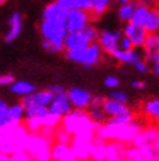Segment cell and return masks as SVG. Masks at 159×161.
Segmentation results:
<instances>
[{"label": "cell", "mask_w": 159, "mask_h": 161, "mask_svg": "<svg viewBox=\"0 0 159 161\" xmlns=\"http://www.w3.org/2000/svg\"><path fill=\"white\" fill-rule=\"evenodd\" d=\"M108 97H110V98H112V100H115V101L121 102V103H126V102H128V100H129L128 94H126L124 91H119V89L112 91V92L110 93Z\"/></svg>", "instance_id": "obj_32"}, {"label": "cell", "mask_w": 159, "mask_h": 161, "mask_svg": "<svg viewBox=\"0 0 159 161\" xmlns=\"http://www.w3.org/2000/svg\"><path fill=\"white\" fill-rule=\"evenodd\" d=\"M134 8H136V3H128V4H121L117 9V17L120 21L128 24L132 21L133 13H134Z\"/></svg>", "instance_id": "obj_26"}, {"label": "cell", "mask_w": 159, "mask_h": 161, "mask_svg": "<svg viewBox=\"0 0 159 161\" xmlns=\"http://www.w3.org/2000/svg\"><path fill=\"white\" fill-rule=\"evenodd\" d=\"M134 69H136L138 74H146V72H149V62L147 60H140L138 63L134 64Z\"/></svg>", "instance_id": "obj_37"}, {"label": "cell", "mask_w": 159, "mask_h": 161, "mask_svg": "<svg viewBox=\"0 0 159 161\" xmlns=\"http://www.w3.org/2000/svg\"><path fill=\"white\" fill-rule=\"evenodd\" d=\"M151 71H153V74L159 79V66H158V64H153Z\"/></svg>", "instance_id": "obj_43"}, {"label": "cell", "mask_w": 159, "mask_h": 161, "mask_svg": "<svg viewBox=\"0 0 159 161\" xmlns=\"http://www.w3.org/2000/svg\"><path fill=\"white\" fill-rule=\"evenodd\" d=\"M11 92L16 96H18V97L23 98L35 92V85L29 81H25V80H18V81H14L11 85Z\"/></svg>", "instance_id": "obj_21"}, {"label": "cell", "mask_w": 159, "mask_h": 161, "mask_svg": "<svg viewBox=\"0 0 159 161\" xmlns=\"http://www.w3.org/2000/svg\"><path fill=\"white\" fill-rule=\"evenodd\" d=\"M76 160L70 144L55 143L52 146V161H73Z\"/></svg>", "instance_id": "obj_17"}, {"label": "cell", "mask_w": 159, "mask_h": 161, "mask_svg": "<svg viewBox=\"0 0 159 161\" xmlns=\"http://www.w3.org/2000/svg\"><path fill=\"white\" fill-rule=\"evenodd\" d=\"M55 96L49 91H35L34 93H31L28 97H23L21 100L22 106L26 109H31V108H49L50 103L52 102Z\"/></svg>", "instance_id": "obj_9"}, {"label": "cell", "mask_w": 159, "mask_h": 161, "mask_svg": "<svg viewBox=\"0 0 159 161\" xmlns=\"http://www.w3.org/2000/svg\"><path fill=\"white\" fill-rule=\"evenodd\" d=\"M26 110L22 106V103H13V105L9 106V114H8V118H9L12 122L14 123H21V120L25 118Z\"/></svg>", "instance_id": "obj_28"}, {"label": "cell", "mask_w": 159, "mask_h": 161, "mask_svg": "<svg viewBox=\"0 0 159 161\" xmlns=\"http://www.w3.org/2000/svg\"><path fill=\"white\" fill-rule=\"evenodd\" d=\"M91 13L86 11H69L67 16L65 29L68 33H76V31H82L90 25Z\"/></svg>", "instance_id": "obj_8"}, {"label": "cell", "mask_w": 159, "mask_h": 161, "mask_svg": "<svg viewBox=\"0 0 159 161\" xmlns=\"http://www.w3.org/2000/svg\"><path fill=\"white\" fill-rule=\"evenodd\" d=\"M5 2H7V0H0V7H2V5H3Z\"/></svg>", "instance_id": "obj_47"}, {"label": "cell", "mask_w": 159, "mask_h": 161, "mask_svg": "<svg viewBox=\"0 0 159 161\" xmlns=\"http://www.w3.org/2000/svg\"><path fill=\"white\" fill-rule=\"evenodd\" d=\"M159 138V130L154 127H149L146 130H142L138 136L133 140L134 147H145V146H154V143Z\"/></svg>", "instance_id": "obj_19"}, {"label": "cell", "mask_w": 159, "mask_h": 161, "mask_svg": "<svg viewBox=\"0 0 159 161\" xmlns=\"http://www.w3.org/2000/svg\"><path fill=\"white\" fill-rule=\"evenodd\" d=\"M67 16H68V11L64 9L59 3L55 2V3H51L44 7V9L42 12V20L65 28Z\"/></svg>", "instance_id": "obj_11"}, {"label": "cell", "mask_w": 159, "mask_h": 161, "mask_svg": "<svg viewBox=\"0 0 159 161\" xmlns=\"http://www.w3.org/2000/svg\"><path fill=\"white\" fill-rule=\"evenodd\" d=\"M22 31V14L20 12H13L8 20V30L4 36L7 43H11L18 38Z\"/></svg>", "instance_id": "obj_15"}, {"label": "cell", "mask_w": 159, "mask_h": 161, "mask_svg": "<svg viewBox=\"0 0 159 161\" xmlns=\"http://www.w3.org/2000/svg\"><path fill=\"white\" fill-rule=\"evenodd\" d=\"M49 110H50V113H52V114H56L61 118H64L65 115H68L69 113L73 110V106H72V103H70L68 96L65 93V94L55 96L52 102L49 106Z\"/></svg>", "instance_id": "obj_14"}, {"label": "cell", "mask_w": 159, "mask_h": 161, "mask_svg": "<svg viewBox=\"0 0 159 161\" xmlns=\"http://www.w3.org/2000/svg\"><path fill=\"white\" fill-rule=\"evenodd\" d=\"M30 132L26 126L14 123L12 120L0 125V153L14 155L16 152L25 149V144Z\"/></svg>", "instance_id": "obj_1"}, {"label": "cell", "mask_w": 159, "mask_h": 161, "mask_svg": "<svg viewBox=\"0 0 159 161\" xmlns=\"http://www.w3.org/2000/svg\"><path fill=\"white\" fill-rule=\"evenodd\" d=\"M61 128L70 134L73 138L94 139L97 135L98 126L90 119L85 110H72L68 115L61 119Z\"/></svg>", "instance_id": "obj_2"}, {"label": "cell", "mask_w": 159, "mask_h": 161, "mask_svg": "<svg viewBox=\"0 0 159 161\" xmlns=\"http://www.w3.org/2000/svg\"><path fill=\"white\" fill-rule=\"evenodd\" d=\"M146 60L151 64H158L159 66V53L158 54H154V55H150V56H146Z\"/></svg>", "instance_id": "obj_41"}, {"label": "cell", "mask_w": 159, "mask_h": 161, "mask_svg": "<svg viewBox=\"0 0 159 161\" xmlns=\"http://www.w3.org/2000/svg\"><path fill=\"white\" fill-rule=\"evenodd\" d=\"M155 2V0H140V4H142V5H146V7H150V5H151L153 3ZM150 8H151V7H150Z\"/></svg>", "instance_id": "obj_42"}, {"label": "cell", "mask_w": 159, "mask_h": 161, "mask_svg": "<svg viewBox=\"0 0 159 161\" xmlns=\"http://www.w3.org/2000/svg\"><path fill=\"white\" fill-rule=\"evenodd\" d=\"M144 29L147 31V34H159V9L158 8H150V13L145 22Z\"/></svg>", "instance_id": "obj_22"}, {"label": "cell", "mask_w": 159, "mask_h": 161, "mask_svg": "<svg viewBox=\"0 0 159 161\" xmlns=\"http://www.w3.org/2000/svg\"><path fill=\"white\" fill-rule=\"evenodd\" d=\"M117 161H146V160L142 158V157H137V158H120Z\"/></svg>", "instance_id": "obj_44"}, {"label": "cell", "mask_w": 159, "mask_h": 161, "mask_svg": "<svg viewBox=\"0 0 159 161\" xmlns=\"http://www.w3.org/2000/svg\"><path fill=\"white\" fill-rule=\"evenodd\" d=\"M145 115L149 119H153L158 123L159 122V98H150L142 105Z\"/></svg>", "instance_id": "obj_24"}, {"label": "cell", "mask_w": 159, "mask_h": 161, "mask_svg": "<svg viewBox=\"0 0 159 161\" xmlns=\"http://www.w3.org/2000/svg\"><path fill=\"white\" fill-rule=\"evenodd\" d=\"M87 114H89L90 119L98 127L106 123V117L107 115H106V113H105V110H103L102 106H90L89 111H87Z\"/></svg>", "instance_id": "obj_27"}, {"label": "cell", "mask_w": 159, "mask_h": 161, "mask_svg": "<svg viewBox=\"0 0 159 161\" xmlns=\"http://www.w3.org/2000/svg\"><path fill=\"white\" fill-rule=\"evenodd\" d=\"M149 13H150V7L146 5H142L140 3L136 4V8H134V13H133V17H132V24L134 25H138V26H145V22L149 17Z\"/></svg>", "instance_id": "obj_23"}, {"label": "cell", "mask_w": 159, "mask_h": 161, "mask_svg": "<svg viewBox=\"0 0 159 161\" xmlns=\"http://www.w3.org/2000/svg\"><path fill=\"white\" fill-rule=\"evenodd\" d=\"M90 3L93 4L91 13L95 16H100L107 11V8L111 4V0H90Z\"/></svg>", "instance_id": "obj_29"}, {"label": "cell", "mask_w": 159, "mask_h": 161, "mask_svg": "<svg viewBox=\"0 0 159 161\" xmlns=\"http://www.w3.org/2000/svg\"><path fill=\"white\" fill-rule=\"evenodd\" d=\"M103 110H105L106 115L110 118H114L117 115L125 114V113L131 111V109L126 106V103H121L119 101H115L112 98H105V102H103Z\"/></svg>", "instance_id": "obj_18"}, {"label": "cell", "mask_w": 159, "mask_h": 161, "mask_svg": "<svg viewBox=\"0 0 159 161\" xmlns=\"http://www.w3.org/2000/svg\"><path fill=\"white\" fill-rule=\"evenodd\" d=\"M72 135L68 134L64 128H59V130L56 131V140L59 143H65V144H69L72 143Z\"/></svg>", "instance_id": "obj_33"}, {"label": "cell", "mask_w": 159, "mask_h": 161, "mask_svg": "<svg viewBox=\"0 0 159 161\" xmlns=\"http://www.w3.org/2000/svg\"><path fill=\"white\" fill-rule=\"evenodd\" d=\"M39 31L42 36V46L46 51L61 53L63 50H65L64 43L68 31L64 26L42 20V22L39 24Z\"/></svg>", "instance_id": "obj_4"}, {"label": "cell", "mask_w": 159, "mask_h": 161, "mask_svg": "<svg viewBox=\"0 0 159 161\" xmlns=\"http://www.w3.org/2000/svg\"><path fill=\"white\" fill-rule=\"evenodd\" d=\"M119 3H120V5L121 4H128V3H133V0H117Z\"/></svg>", "instance_id": "obj_45"}, {"label": "cell", "mask_w": 159, "mask_h": 161, "mask_svg": "<svg viewBox=\"0 0 159 161\" xmlns=\"http://www.w3.org/2000/svg\"><path fill=\"white\" fill-rule=\"evenodd\" d=\"M73 161H78V160H73Z\"/></svg>", "instance_id": "obj_48"}, {"label": "cell", "mask_w": 159, "mask_h": 161, "mask_svg": "<svg viewBox=\"0 0 159 161\" xmlns=\"http://www.w3.org/2000/svg\"><path fill=\"white\" fill-rule=\"evenodd\" d=\"M8 114H9V105H8L4 100L0 98V125H3L9 120Z\"/></svg>", "instance_id": "obj_31"}, {"label": "cell", "mask_w": 159, "mask_h": 161, "mask_svg": "<svg viewBox=\"0 0 159 161\" xmlns=\"http://www.w3.org/2000/svg\"><path fill=\"white\" fill-rule=\"evenodd\" d=\"M131 86L133 88V89H137V91H142L146 88V84L142 81V80H133V81L131 83Z\"/></svg>", "instance_id": "obj_40"}, {"label": "cell", "mask_w": 159, "mask_h": 161, "mask_svg": "<svg viewBox=\"0 0 159 161\" xmlns=\"http://www.w3.org/2000/svg\"><path fill=\"white\" fill-rule=\"evenodd\" d=\"M158 126H159V122H158Z\"/></svg>", "instance_id": "obj_49"}, {"label": "cell", "mask_w": 159, "mask_h": 161, "mask_svg": "<svg viewBox=\"0 0 159 161\" xmlns=\"http://www.w3.org/2000/svg\"><path fill=\"white\" fill-rule=\"evenodd\" d=\"M54 96H60V94H65L67 92H65V89L63 88L61 85H59V84H54V85H50L49 88H47Z\"/></svg>", "instance_id": "obj_39"}, {"label": "cell", "mask_w": 159, "mask_h": 161, "mask_svg": "<svg viewBox=\"0 0 159 161\" xmlns=\"http://www.w3.org/2000/svg\"><path fill=\"white\" fill-rule=\"evenodd\" d=\"M154 147H155V148H156V151L159 152V138H158V139H156V142L154 143Z\"/></svg>", "instance_id": "obj_46"}, {"label": "cell", "mask_w": 159, "mask_h": 161, "mask_svg": "<svg viewBox=\"0 0 159 161\" xmlns=\"http://www.w3.org/2000/svg\"><path fill=\"white\" fill-rule=\"evenodd\" d=\"M112 58H115L117 62H120L123 64H128V66H134L136 63H138L140 60H142V54L138 51V49H132L128 51L124 50H116L112 55Z\"/></svg>", "instance_id": "obj_16"}, {"label": "cell", "mask_w": 159, "mask_h": 161, "mask_svg": "<svg viewBox=\"0 0 159 161\" xmlns=\"http://www.w3.org/2000/svg\"><path fill=\"white\" fill-rule=\"evenodd\" d=\"M67 96L72 103V106L76 110H85L89 109L93 101V96L89 91L84 89V88H78V86H72L70 89H68Z\"/></svg>", "instance_id": "obj_10"}, {"label": "cell", "mask_w": 159, "mask_h": 161, "mask_svg": "<svg viewBox=\"0 0 159 161\" xmlns=\"http://www.w3.org/2000/svg\"><path fill=\"white\" fill-rule=\"evenodd\" d=\"M121 33L119 30H102L98 37V43L102 47V50L112 55L116 50H119Z\"/></svg>", "instance_id": "obj_12"}, {"label": "cell", "mask_w": 159, "mask_h": 161, "mask_svg": "<svg viewBox=\"0 0 159 161\" xmlns=\"http://www.w3.org/2000/svg\"><path fill=\"white\" fill-rule=\"evenodd\" d=\"M99 33L93 25H89L82 31H76V33H68L65 38L64 49L67 51H73L85 49L94 42H98Z\"/></svg>", "instance_id": "obj_7"}, {"label": "cell", "mask_w": 159, "mask_h": 161, "mask_svg": "<svg viewBox=\"0 0 159 161\" xmlns=\"http://www.w3.org/2000/svg\"><path fill=\"white\" fill-rule=\"evenodd\" d=\"M64 9L69 11H86L91 13L93 11V4L90 0H56Z\"/></svg>", "instance_id": "obj_20"}, {"label": "cell", "mask_w": 159, "mask_h": 161, "mask_svg": "<svg viewBox=\"0 0 159 161\" xmlns=\"http://www.w3.org/2000/svg\"><path fill=\"white\" fill-rule=\"evenodd\" d=\"M12 160L13 161H33L31 157H30V155L25 149L18 151V152H16L14 155H12Z\"/></svg>", "instance_id": "obj_36"}, {"label": "cell", "mask_w": 159, "mask_h": 161, "mask_svg": "<svg viewBox=\"0 0 159 161\" xmlns=\"http://www.w3.org/2000/svg\"><path fill=\"white\" fill-rule=\"evenodd\" d=\"M123 34L131 39V42L133 43L134 49H140V47L142 49L144 45H145L146 38H147V31L142 26L134 25V24H132V22L125 24V26L123 29Z\"/></svg>", "instance_id": "obj_13"}, {"label": "cell", "mask_w": 159, "mask_h": 161, "mask_svg": "<svg viewBox=\"0 0 159 161\" xmlns=\"http://www.w3.org/2000/svg\"><path fill=\"white\" fill-rule=\"evenodd\" d=\"M14 83V76L11 74H4V75H0V85L2 86H8V85H12Z\"/></svg>", "instance_id": "obj_38"}, {"label": "cell", "mask_w": 159, "mask_h": 161, "mask_svg": "<svg viewBox=\"0 0 159 161\" xmlns=\"http://www.w3.org/2000/svg\"><path fill=\"white\" fill-rule=\"evenodd\" d=\"M25 151L33 161H52V146L50 139L42 134H30L25 144Z\"/></svg>", "instance_id": "obj_5"}, {"label": "cell", "mask_w": 159, "mask_h": 161, "mask_svg": "<svg viewBox=\"0 0 159 161\" xmlns=\"http://www.w3.org/2000/svg\"><path fill=\"white\" fill-rule=\"evenodd\" d=\"M144 55L145 58L150 55L159 53V34H147V38L144 45Z\"/></svg>", "instance_id": "obj_25"}, {"label": "cell", "mask_w": 159, "mask_h": 161, "mask_svg": "<svg viewBox=\"0 0 159 161\" xmlns=\"http://www.w3.org/2000/svg\"><path fill=\"white\" fill-rule=\"evenodd\" d=\"M105 85L108 88V89H114L115 91L116 88L120 85V80H119V77L115 76V75H108L105 79Z\"/></svg>", "instance_id": "obj_34"}, {"label": "cell", "mask_w": 159, "mask_h": 161, "mask_svg": "<svg viewBox=\"0 0 159 161\" xmlns=\"http://www.w3.org/2000/svg\"><path fill=\"white\" fill-rule=\"evenodd\" d=\"M108 122L114 123V125H131L132 122H134V117H133L132 111H128V113H125V114L117 115V117H114V118H110Z\"/></svg>", "instance_id": "obj_30"}, {"label": "cell", "mask_w": 159, "mask_h": 161, "mask_svg": "<svg viewBox=\"0 0 159 161\" xmlns=\"http://www.w3.org/2000/svg\"><path fill=\"white\" fill-rule=\"evenodd\" d=\"M119 49L120 50H124V51H128V50H132V49H134L133 47V43L131 42V39L126 37V36H121V38H120V43H119Z\"/></svg>", "instance_id": "obj_35"}, {"label": "cell", "mask_w": 159, "mask_h": 161, "mask_svg": "<svg viewBox=\"0 0 159 161\" xmlns=\"http://www.w3.org/2000/svg\"><path fill=\"white\" fill-rule=\"evenodd\" d=\"M103 50L99 46L98 42H94L90 46L85 47V49L73 50V51H67V58L77 64H81L85 68L94 67L100 62L102 59Z\"/></svg>", "instance_id": "obj_6"}, {"label": "cell", "mask_w": 159, "mask_h": 161, "mask_svg": "<svg viewBox=\"0 0 159 161\" xmlns=\"http://www.w3.org/2000/svg\"><path fill=\"white\" fill-rule=\"evenodd\" d=\"M141 131L142 127L136 120L131 125H114L111 122H106L97 128V136L105 142H133Z\"/></svg>", "instance_id": "obj_3"}]
</instances>
